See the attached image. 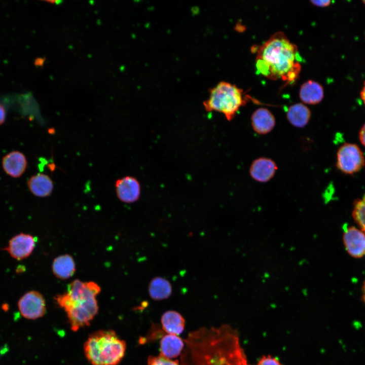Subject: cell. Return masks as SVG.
I'll list each match as a JSON object with an SVG mask.
<instances>
[{"label": "cell", "instance_id": "26", "mask_svg": "<svg viewBox=\"0 0 365 365\" xmlns=\"http://www.w3.org/2000/svg\"><path fill=\"white\" fill-rule=\"evenodd\" d=\"M6 111L4 106L0 104V125L5 121Z\"/></svg>", "mask_w": 365, "mask_h": 365}, {"label": "cell", "instance_id": "12", "mask_svg": "<svg viewBox=\"0 0 365 365\" xmlns=\"http://www.w3.org/2000/svg\"><path fill=\"white\" fill-rule=\"evenodd\" d=\"M251 124L253 130L257 133L264 135L273 130L276 120L274 115L268 108L260 107L252 113Z\"/></svg>", "mask_w": 365, "mask_h": 365}, {"label": "cell", "instance_id": "14", "mask_svg": "<svg viewBox=\"0 0 365 365\" xmlns=\"http://www.w3.org/2000/svg\"><path fill=\"white\" fill-rule=\"evenodd\" d=\"M30 191L35 196L46 197L51 194L54 185L52 179L48 175L38 173L30 177L27 181Z\"/></svg>", "mask_w": 365, "mask_h": 365}, {"label": "cell", "instance_id": "6", "mask_svg": "<svg viewBox=\"0 0 365 365\" xmlns=\"http://www.w3.org/2000/svg\"><path fill=\"white\" fill-rule=\"evenodd\" d=\"M365 165V157L359 147L355 143H345L338 150L336 167L343 173L353 174Z\"/></svg>", "mask_w": 365, "mask_h": 365}, {"label": "cell", "instance_id": "18", "mask_svg": "<svg viewBox=\"0 0 365 365\" xmlns=\"http://www.w3.org/2000/svg\"><path fill=\"white\" fill-rule=\"evenodd\" d=\"M311 115L310 109L302 103L290 105L286 114L289 123L297 128H303L306 126L310 121Z\"/></svg>", "mask_w": 365, "mask_h": 365}, {"label": "cell", "instance_id": "25", "mask_svg": "<svg viewBox=\"0 0 365 365\" xmlns=\"http://www.w3.org/2000/svg\"><path fill=\"white\" fill-rule=\"evenodd\" d=\"M359 139L361 143L365 147V123L362 125L359 132Z\"/></svg>", "mask_w": 365, "mask_h": 365}, {"label": "cell", "instance_id": "19", "mask_svg": "<svg viewBox=\"0 0 365 365\" xmlns=\"http://www.w3.org/2000/svg\"><path fill=\"white\" fill-rule=\"evenodd\" d=\"M162 329L165 332L175 335L180 334L185 327V319L178 312L168 310L161 318Z\"/></svg>", "mask_w": 365, "mask_h": 365}, {"label": "cell", "instance_id": "7", "mask_svg": "<svg viewBox=\"0 0 365 365\" xmlns=\"http://www.w3.org/2000/svg\"><path fill=\"white\" fill-rule=\"evenodd\" d=\"M18 307L21 315L30 320L41 318L46 312L44 296L36 290H30L25 293L19 299Z\"/></svg>", "mask_w": 365, "mask_h": 365}, {"label": "cell", "instance_id": "23", "mask_svg": "<svg viewBox=\"0 0 365 365\" xmlns=\"http://www.w3.org/2000/svg\"><path fill=\"white\" fill-rule=\"evenodd\" d=\"M255 365H282V364L277 357L271 355H264L259 359Z\"/></svg>", "mask_w": 365, "mask_h": 365}, {"label": "cell", "instance_id": "21", "mask_svg": "<svg viewBox=\"0 0 365 365\" xmlns=\"http://www.w3.org/2000/svg\"><path fill=\"white\" fill-rule=\"evenodd\" d=\"M352 216L359 229L365 233V194L354 201Z\"/></svg>", "mask_w": 365, "mask_h": 365}, {"label": "cell", "instance_id": "17", "mask_svg": "<svg viewBox=\"0 0 365 365\" xmlns=\"http://www.w3.org/2000/svg\"><path fill=\"white\" fill-rule=\"evenodd\" d=\"M52 269L54 275L58 278L61 280L68 279L76 272L75 261L67 254L59 256L53 260Z\"/></svg>", "mask_w": 365, "mask_h": 365}, {"label": "cell", "instance_id": "2", "mask_svg": "<svg viewBox=\"0 0 365 365\" xmlns=\"http://www.w3.org/2000/svg\"><path fill=\"white\" fill-rule=\"evenodd\" d=\"M301 57L296 45L281 31L274 33L258 49L257 73L269 80L293 83L301 69Z\"/></svg>", "mask_w": 365, "mask_h": 365}, {"label": "cell", "instance_id": "11", "mask_svg": "<svg viewBox=\"0 0 365 365\" xmlns=\"http://www.w3.org/2000/svg\"><path fill=\"white\" fill-rule=\"evenodd\" d=\"M278 169L275 162L267 157H260L254 160L249 168L251 178L260 182H266L275 175Z\"/></svg>", "mask_w": 365, "mask_h": 365}, {"label": "cell", "instance_id": "16", "mask_svg": "<svg viewBox=\"0 0 365 365\" xmlns=\"http://www.w3.org/2000/svg\"><path fill=\"white\" fill-rule=\"evenodd\" d=\"M185 347V342L177 335L167 334L160 341V354L170 359L179 355Z\"/></svg>", "mask_w": 365, "mask_h": 365}, {"label": "cell", "instance_id": "10", "mask_svg": "<svg viewBox=\"0 0 365 365\" xmlns=\"http://www.w3.org/2000/svg\"><path fill=\"white\" fill-rule=\"evenodd\" d=\"M115 189L118 199L124 203L135 202L140 196V184L136 178L131 176L117 179L115 182Z\"/></svg>", "mask_w": 365, "mask_h": 365}, {"label": "cell", "instance_id": "29", "mask_svg": "<svg viewBox=\"0 0 365 365\" xmlns=\"http://www.w3.org/2000/svg\"><path fill=\"white\" fill-rule=\"evenodd\" d=\"M362 3H363V4L365 5V1H362Z\"/></svg>", "mask_w": 365, "mask_h": 365}, {"label": "cell", "instance_id": "15", "mask_svg": "<svg viewBox=\"0 0 365 365\" xmlns=\"http://www.w3.org/2000/svg\"><path fill=\"white\" fill-rule=\"evenodd\" d=\"M299 96L302 101L306 104H316L323 98V88L318 82L308 80L301 85Z\"/></svg>", "mask_w": 365, "mask_h": 365}, {"label": "cell", "instance_id": "4", "mask_svg": "<svg viewBox=\"0 0 365 365\" xmlns=\"http://www.w3.org/2000/svg\"><path fill=\"white\" fill-rule=\"evenodd\" d=\"M246 102L242 89L231 83L221 81L209 89V96L203 101V105L206 112L222 113L230 121Z\"/></svg>", "mask_w": 365, "mask_h": 365}, {"label": "cell", "instance_id": "28", "mask_svg": "<svg viewBox=\"0 0 365 365\" xmlns=\"http://www.w3.org/2000/svg\"><path fill=\"white\" fill-rule=\"evenodd\" d=\"M362 298L365 303V280L362 286Z\"/></svg>", "mask_w": 365, "mask_h": 365}, {"label": "cell", "instance_id": "8", "mask_svg": "<svg viewBox=\"0 0 365 365\" xmlns=\"http://www.w3.org/2000/svg\"><path fill=\"white\" fill-rule=\"evenodd\" d=\"M36 239L29 234L21 233L13 236L3 250L18 261L29 257L34 250Z\"/></svg>", "mask_w": 365, "mask_h": 365}, {"label": "cell", "instance_id": "5", "mask_svg": "<svg viewBox=\"0 0 365 365\" xmlns=\"http://www.w3.org/2000/svg\"><path fill=\"white\" fill-rule=\"evenodd\" d=\"M54 299L66 312L70 328L74 332L88 326L98 311L96 297L72 299L65 293L57 295Z\"/></svg>", "mask_w": 365, "mask_h": 365}, {"label": "cell", "instance_id": "24", "mask_svg": "<svg viewBox=\"0 0 365 365\" xmlns=\"http://www.w3.org/2000/svg\"><path fill=\"white\" fill-rule=\"evenodd\" d=\"M310 2L314 5L319 7H325L328 6L332 1H310Z\"/></svg>", "mask_w": 365, "mask_h": 365}, {"label": "cell", "instance_id": "20", "mask_svg": "<svg viewBox=\"0 0 365 365\" xmlns=\"http://www.w3.org/2000/svg\"><path fill=\"white\" fill-rule=\"evenodd\" d=\"M148 292L153 300H163L171 296L172 286L167 279L160 276H156L151 279L149 284Z\"/></svg>", "mask_w": 365, "mask_h": 365}, {"label": "cell", "instance_id": "1", "mask_svg": "<svg viewBox=\"0 0 365 365\" xmlns=\"http://www.w3.org/2000/svg\"><path fill=\"white\" fill-rule=\"evenodd\" d=\"M184 342L180 365H250L238 331L229 324L200 327Z\"/></svg>", "mask_w": 365, "mask_h": 365}, {"label": "cell", "instance_id": "9", "mask_svg": "<svg viewBox=\"0 0 365 365\" xmlns=\"http://www.w3.org/2000/svg\"><path fill=\"white\" fill-rule=\"evenodd\" d=\"M343 242L349 254L355 258L365 255V233L354 226L346 228L343 234Z\"/></svg>", "mask_w": 365, "mask_h": 365}, {"label": "cell", "instance_id": "13", "mask_svg": "<svg viewBox=\"0 0 365 365\" xmlns=\"http://www.w3.org/2000/svg\"><path fill=\"white\" fill-rule=\"evenodd\" d=\"M2 165L8 174L13 177H18L25 171L27 167V160L21 152L13 151L3 158Z\"/></svg>", "mask_w": 365, "mask_h": 365}, {"label": "cell", "instance_id": "22", "mask_svg": "<svg viewBox=\"0 0 365 365\" xmlns=\"http://www.w3.org/2000/svg\"><path fill=\"white\" fill-rule=\"evenodd\" d=\"M147 365H180V363L178 360H172L160 354L149 356Z\"/></svg>", "mask_w": 365, "mask_h": 365}, {"label": "cell", "instance_id": "3", "mask_svg": "<svg viewBox=\"0 0 365 365\" xmlns=\"http://www.w3.org/2000/svg\"><path fill=\"white\" fill-rule=\"evenodd\" d=\"M125 341L113 330H99L91 334L84 344L86 358L91 365H117L124 357Z\"/></svg>", "mask_w": 365, "mask_h": 365}, {"label": "cell", "instance_id": "27", "mask_svg": "<svg viewBox=\"0 0 365 365\" xmlns=\"http://www.w3.org/2000/svg\"><path fill=\"white\" fill-rule=\"evenodd\" d=\"M360 97L365 106V82H364L363 86L360 92Z\"/></svg>", "mask_w": 365, "mask_h": 365}]
</instances>
